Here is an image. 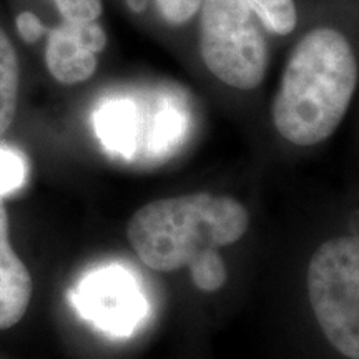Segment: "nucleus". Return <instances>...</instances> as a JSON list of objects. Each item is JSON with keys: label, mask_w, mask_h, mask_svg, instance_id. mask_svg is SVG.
<instances>
[{"label": "nucleus", "mask_w": 359, "mask_h": 359, "mask_svg": "<svg viewBox=\"0 0 359 359\" xmlns=\"http://www.w3.org/2000/svg\"><path fill=\"white\" fill-rule=\"evenodd\" d=\"M75 302L85 318L102 330L127 334L145 313L138 286L123 268H102L79 285Z\"/></svg>", "instance_id": "obj_5"}, {"label": "nucleus", "mask_w": 359, "mask_h": 359, "mask_svg": "<svg viewBox=\"0 0 359 359\" xmlns=\"http://www.w3.org/2000/svg\"><path fill=\"white\" fill-rule=\"evenodd\" d=\"M269 35L290 37L299 22L296 0H245Z\"/></svg>", "instance_id": "obj_9"}, {"label": "nucleus", "mask_w": 359, "mask_h": 359, "mask_svg": "<svg viewBox=\"0 0 359 359\" xmlns=\"http://www.w3.org/2000/svg\"><path fill=\"white\" fill-rule=\"evenodd\" d=\"M15 25L17 32H19L22 40L27 43L39 42L43 35H47V27H45L43 22L30 11L20 12L15 19Z\"/></svg>", "instance_id": "obj_13"}, {"label": "nucleus", "mask_w": 359, "mask_h": 359, "mask_svg": "<svg viewBox=\"0 0 359 359\" xmlns=\"http://www.w3.org/2000/svg\"><path fill=\"white\" fill-rule=\"evenodd\" d=\"M20 67L15 47L0 27V137L11 128L19 100Z\"/></svg>", "instance_id": "obj_8"}, {"label": "nucleus", "mask_w": 359, "mask_h": 359, "mask_svg": "<svg viewBox=\"0 0 359 359\" xmlns=\"http://www.w3.org/2000/svg\"><path fill=\"white\" fill-rule=\"evenodd\" d=\"M27 161L15 148L0 145V200L24 187Z\"/></svg>", "instance_id": "obj_10"}, {"label": "nucleus", "mask_w": 359, "mask_h": 359, "mask_svg": "<svg viewBox=\"0 0 359 359\" xmlns=\"http://www.w3.org/2000/svg\"><path fill=\"white\" fill-rule=\"evenodd\" d=\"M196 22L205 69L233 90H257L268 74L269 34L248 4L203 0Z\"/></svg>", "instance_id": "obj_3"}, {"label": "nucleus", "mask_w": 359, "mask_h": 359, "mask_svg": "<svg viewBox=\"0 0 359 359\" xmlns=\"http://www.w3.org/2000/svg\"><path fill=\"white\" fill-rule=\"evenodd\" d=\"M53 4L67 24H92L103 13V0H53Z\"/></svg>", "instance_id": "obj_11"}, {"label": "nucleus", "mask_w": 359, "mask_h": 359, "mask_svg": "<svg viewBox=\"0 0 359 359\" xmlns=\"http://www.w3.org/2000/svg\"><path fill=\"white\" fill-rule=\"evenodd\" d=\"M109 35L100 22L67 24L62 22L47 30L45 65L48 74L62 85H77L93 77L98 55L105 50Z\"/></svg>", "instance_id": "obj_6"}, {"label": "nucleus", "mask_w": 359, "mask_h": 359, "mask_svg": "<svg viewBox=\"0 0 359 359\" xmlns=\"http://www.w3.org/2000/svg\"><path fill=\"white\" fill-rule=\"evenodd\" d=\"M161 20L170 27H182L198 17L203 0H154Z\"/></svg>", "instance_id": "obj_12"}, {"label": "nucleus", "mask_w": 359, "mask_h": 359, "mask_svg": "<svg viewBox=\"0 0 359 359\" xmlns=\"http://www.w3.org/2000/svg\"><path fill=\"white\" fill-rule=\"evenodd\" d=\"M250 228V212L228 195L188 193L147 203L133 213L127 238L140 262L173 273L206 251L235 245Z\"/></svg>", "instance_id": "obj_2"}, {"label": "nucleus", "mask_w": 359, "mask_h": 359, "mask_svg": "<svg viewBox=\"0 0 359 359\" xmlns=\"http://www.w3.org/2000/svg\"><path fill=\"white\" fill-rule=\"evenodd\" d=\"M32 298V278L8 240V215L0 200V330L15 326Z\"/></svg>", "instance_id": "obj_7"}, {"label": "nucleus", "mask_w": 359, "mask_h": 359, "mask_svg": "<svg viewBox=\"0 0 359 359\" xmlns=\"http://www.w3.org/2000/svg\"><path fill=\"white\" fill-rule=\"evenodd\" d=\"M128 6L133 8V11L142 12L143 8L147 7V0H128Z\"/></svg>", "instance_id": "obj_14"}, {"label": "nucleus", "mask_w": 359, "mask_h": 359, "mask_svg": "<svg viewBox=\"0 0 359 359\" xmlns=\"http://www.w3.org/2000/svg\"><path fill=\"white\" fill-rule=\"evenodd\" d=\"M359 64L346 34L316 25L294 43L271 102L278 135L294 147H316L333 137L356 93Z\"/></svg>", "instance_id": "obj_1"}, {"label": "nucleus", "mask_w": 359, "mask_h": 359, "mask_svg": "<svg viewBox=\"0 0 359 359\" xmlns=\"http://www.w3.org/2000/svg\"><path fill=\"white\" fill-rule=\"evenodd\" d=\"M308 299L327 343L359 359V236L341 235L314 250L306 271Z\"/></svg>", "instance_id": "obj_4"}]
</instances>
